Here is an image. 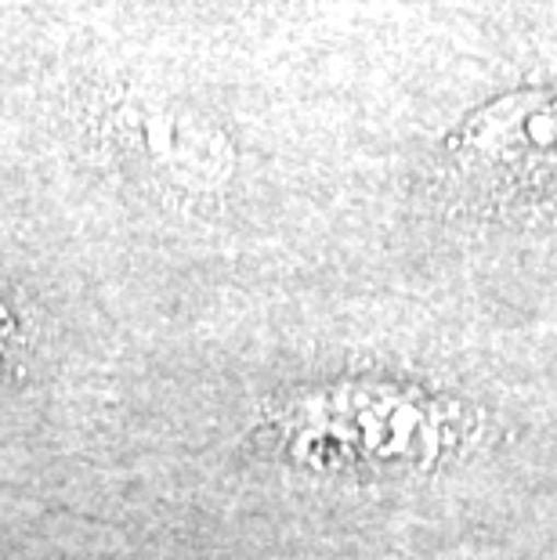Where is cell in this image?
<instances>
[{
	"instance_id": "cell-1",
	"label": "cell",
	"mask_w": 557,
	"mask_h": 560,
	"mask_svg": "<svg viewBox=\"0 0 557 560\" xmlns=\"http://www.w3.org/2000/svg\"><path fill=\"white\" fill-rule=\"evenodd\" d=\"M456 412L398 384H337L282 416L290 456L318 470H431L453 445Z\"/></svg>"
},
{
	"instance_id": "cell-2",
	"label": "cell",
	"mask_w": 557,
	"mask_h": 560,
	"mask_svg": "<svg viewBox=\"0 0 557 560\" xmlns=\"http://www.w3.org/2000/svg\"><path fill=\"white\" fill-rule=\"evenodd\" d=\"M464 149L514 188H557V94L532 91L492 102L464 130Z\"/></svg>"
},
{
	"instance_id": "cell-3",
	"label": "cell",
	"mask_w": 557,
	"mask_h": 560,
	"mask_svg": "<svg viewBox=\"0 0 557 560\" xmlns=\"http://www.w3.org/2000/svg\"><path fill=\"white\" fill-rule=\"evenodd\" d=\"M22 351H26V337H22L19 318L0 304V384H4V376L15 369Z\"/></svg>"
}]
</instances>
